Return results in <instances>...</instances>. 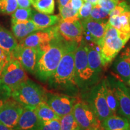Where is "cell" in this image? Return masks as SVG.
<instances>
[{
    "label": "cell",
    "instance_id": "cell-31",
    "mask_svg": "<svg viewBox=\"0 0 130 130\" xmlns=\"http://www.w3.org/2000/svg\"><path fill=\"white\" fill-rule=\"evenodd\" d=\"M110 12L105 10L99 6H95L91 11L90 18L96 20H105L109 17Z\"/></svg>",
    "mask_w": 130,
    "mask_h": 130
},
{
    "label": "cell",
    "instance_id": "cell-5",
    "mask_svg": "<svg viewBox=\"0 0 130 130\" xmlns=\"http://www.w3.org/2000/svg\"><path fill=\"white\" fill-rule=\"evenodd\" d=\"M58 35L57 26L39 30L30 34L19 41V45L36 49L39 54L46 51L54 38Z\"/></svg>",
    "mask_w": 130,
    "mask_h": 130
},
{
    "label": "cell",
    "instance_id": "cell-49",
    "mask_svg": "<svg viewBox=\"0 0 130 130\" xmlns=\"http://www.w3.org/2000/svg\"><path fill=\"white\" fill-rule=\"evenodd\" d=\"M1 68H0V74H1Z\"/></svg>",
    "mask_w": 130,
    "mask_h": 130
},
{
    "label": "cell",
    "instance_id": "cell-1",
    "mask_svg": "<svg viewBox=\"0 0 130 130\" xmlns=\"http://www.w3.org/2000/svg\"><path fill=\"white\" fill-rule=\"evenodd\" d=\"M71 42L58 35L54 38L46 51L39 54L35 74L40 80H48L54 74L63 55Z\"/></svg>",
    "mask_w": 130,
    "mask_h": 130
},
{
    "label": "cell",
    "instance_id": "cell-11",
    "mask_svg": "<svg viewBox=\"0 0 130 130\" xmlns=\"http://www.w3.org/2000/svg\"><path fill=\"white\" fill-rule=\"evenodd\" d=\"M15 58L21 63L24 69L31 74H35L39 58L36 49L18 45L10 55V59Z\"/></svg>",
    "mask_w": 130,
    "mask_h": 130
},
{
    "label": "cell",
    "instance_id": "cell-46",
    "mask_svg": "<svg viewBox=\"0 0 130 130\" xmlns=\"http://www.w3.org/2000/svg\"><path fill=\"white\" fill-rule=\"evenodd\" d=\"M127 48V50H128V51H129V53H130V45H129V46H128L127 48Z\"/></svg>",
    "mask_w": 130,
    "mask_h": 130
},
{
    "label": "cell",
    "instance_id": "cell-37",
    "mask_svg": "<svg viewBox=\"0 0 130 130\" xmlns=\"http://www.w3.org/2000/svg\"><path fill=\"white\" fill-rule=\"evenodd\" d=\"M10 60V57L8 56L6 52L0 47V68L1 70Z\"/></svg>",
    "mask_w": 130,
    "mask_h": 130
},
{
    "label": "cell",
    "instance_id": "cell-48",
    "mask_svg": "<svg viewBox=\"0 0 130 130\" xmlns=\"http://www.w3.org/2000/svg\"><path fill=\"white\" fill-rule=\"evenodd\" d=\"M127 1L128 3H129V4H130V0H127Z\"/></svg>",
    "mask_w": 130,
    "mask_h": 130
},
{
    "label": "cell",
    "instance_id": "cell-22",
    "mask_svg": "<svg viewBox=\"0 0 130 130\" xmlns=\"http://www.w3.org/2000/svg\"><path fill=\"white\" fill-rule=\"evenodd\" d=\"M104 130H130V123L127 119L117 115H111L101 122Z\"/></svg>",
    "mask_w": 130,
    "mask_h": 130
},
{
    "label": "cell",
    "instance_id": "cell-35",
    "mask_svg": "<svg viewBox=\"0 0 130 130\" xmlns=\"http://www.w3.org/2000/svg\"><path fill=\"white\" fill-rule=\"evenodd\" d=\"M130 10V6L125 1H121L118 3V4L114 9L110 11L109 17L111 16L118 15V14L123 13L126 11Z\"/></svg>",
    "mask_w": 130,
    "mask_h": 130
},
{
    "label": "cell",
    "instance_id": "cell-18",
    "mask_svg": "<svg viewBox=\"0 0 130 130\" xmlns=\"http://www.w3.org/2000/svg\"><path fill=\"white\" fill-rule=\"evenodd\" d=\"M12 30L16 39L21 41L30 34L41 30L30 19L25 21L12 20Z\"/></svg>",
    "mask_w": 130,
    "mask_h": 130
},
{
    "label": "cell",
    "instance_id": "cell-21",
    "mask_svg": "<svg viewBox=\"0 0 130 130\" xmlns=\"http://www.w3.org/2000/svg\"><path fill=\"white\" fill-rule=\"evenodd\" d=\"M31 20L40 30H43L56 25L59 22L60 18L57 15H51L32 10Z\"/></svg>",
    "mask_w": 130,
    "mask_h": 130
},
{
    "label": "cell",
    "instance_id": "cell-30",
    "mask_svg": "<svg viewBox=\"0 0 130 130\" xmlns=\"http://www.w3.org/2000/svg\"><path fill=\"white\" fill-rule=\"evenodd\" d=\"M16 0H0V13L11 14L18 9Z\"/></svg>",
    "mask_w": 130,
    "mask_h": 130
},
{
    "label": "cell",
    "instance_id": "cell-38",
    "mask_svg": "<svg viewBox=\"0 0 130 130\" xmlns=\"http://www.w3.org/2000/svg\"><path fill=\"white\" fill-rule=\"evenodd\" d=\"M70 3L73 9L76 10H79V9L84 4V1L83 0H71Z\"/></svg>",
    "mask_w": 130,
    "mask_h": 130
},
{
    "label": "cell",
    "instance_id": "cell-3",
    "mask_svg": "<svg viewBox=\"0 0 130 130\" xmlns=\"http://www.w3.org/2000/svg\"><path fill=\"white\" fill-rule=\"evenodd\" d=\"M78 43L71 42L63 55L54 74L50 78L53 86H76L78 81L76 77L74 63L75 50Z\"/></svg>",
    "mask_w": 130,
    "mask_h": 130
},
{
    "label": "cell",
    "instance_id": "cell-39",
    "mask_svg": "<svg viewBox=\"0 0 130 130\" xmlns=\"http://www.w3.org/2000/svg\"><path fill=\"white\" fill-rule=\"evenodd\" d=\"M18 5L20 8H24V9H27V8L30 7L31 1L30 0H16Z\"/></svg>",
    "mask_w": 130,
    "mask_h": 130
},
{
    "label": "cell",
    "instance_id": "cell-15",
    "mask_svg": "<svg viewBox=\"0 0 130 130\" xmlns=\"http://www.w3.org/2000/svg\"><path fill=\"white\" fill-rule=\"evenodd\" d=\"M111 87L118 100L119 112L130 123V95L128 88L119 80L115 83Z\"/></svg>",
    "mask_w": 130,
    "mask_h": 130
},
{
    "label": "cell",
    "instance_id": "cell-41",
    "mask_svg": "<svg viewBox=\"0 0 130 130\" xmlns=\"http://www.w3.org/2000/svg\"><path fill=\"white\" fill-rule=\"evenodd\" d=\"M85 2H89L92 4L93 6V7L96 6L98 4V0H83Z\"/></svg>",
    "mask_w": 130,
    "mask_h": 130
},
{
    "label": "cell",
    "instance_id": "cell-32",
    "mask_svg": "<svg viewBox=\"0 0 130 130\" xmlns=\"http://www.w3.org/2000/svg\"><path fill=\"white\" fill-rule=\"evenodd\" d=\"M39 130H60V119L42 122Z\"/></svg>",
    "mask_w": 130,
    "mask_h": 130
},
{
    "label": "cell",
    "instance_id": "cell-44",
    "mask_svg": "<svg viewBox=\"0 0 130 130\" xmlns=\"http://www.w3.org/2000/svg\"><path fill=\"white\" fill-rule=\"evenodd\" d=\"M126 50H127V48H126ZM127 51L129 52V51H128V50H127ZM126 85H128V86H129V87H130V74H129V79H128V83H127V84H126Z\"/></svg>",
    "mask_w": 130,
    "mask_h": 130
},
{
    "label": "cell",
    "instance_id": "cell-20",
    "mask_svg": "<svg viewBox=\"0 0 130 130\" xmlns=\"http://www.w3.org/2000/svg\"><path fill=\"white\" fill-rule=\"evenodd\" d=\"M19 43L12 32L0 25V47L10 57Z\"/></svg>",
    "mask_w": 130,
    "mask_h": 130
},
{
    "label": "cell",
    "instance_id": "cell-4",
    "mask_svg": "<svg viewBox=\"0 0 130 130\" xmlns=\"http://www.w3.org/2000/svg\"><path fill=\"white\" fill-rule=\"evenodd\" d=\"M11 97L24 108L35 109L40 103L46 102L47 93L40 85L28 79L12 91Z\"/></svg>",
    "mask_w": 130,
    "mask_h": 130
},
{
    "label": "cell",
    "instance_id": "cell-25",
    "mask_svg": "<svg viewBox=\"0 0 130 130\" xmlns=\"http://www.w3.org/2000/svg\"><path fill=\"white\" fill-rule=\"evenodd\" d=\"M31 4L37 12L51 14L54 12V0H30Z\"/></svg>",
    "mask_w": 130,
    "mask_h": 130
},
{
    "label": "cell",
    "instance_id": "cell-10",
    "mask_svg": "<svg viewBox=\"0 0 130 130\" xmlns=\"http://www.w3.org/2000/svg\"><path fill=\"white\" fill-rule=\"evenodd\" d=\"M81 22L83 28V36H85L86 39L98 45L100 44L105 35L108 21L96 20L89 17L81 19Z\"/></svg>",
    "mask_w": 130,
    "mask_h": 130
},
{
    "label": "cell",
    "instance_id": "cell-28",
    "mask_svg": "<svg viewBox=\"0 0 130 130\" xmlns=\"http://www.w3.org/2000/svg\"><path fill=\"white\" fill-rule=\"evenodd\" d=\"M78 126L72 112L60 118V130H74Z\"/></svg>",
    "mask_w": 130,
    "mask_h": 130
},
{
    "label": "cell",
    "instance_id": "cell-50",
    "mask_svg": "<svg viewBox=\"0 0 130 130\" xmlns=\"http://www.w3.org/2000/svg\"><path fill=\"white\" fill-rule=\"evenodd\" d=\"M103 130H104V129H103Z\"/></svg>",
    "mask_w": 130,
    "mask_h": 130
},
{
    "label": "cell",
    "instance_id": "cell-7",
    "mask_svg": "<svg viewBox=\"0 0 130 130\" xmlns=\"http://www.w3.org/2000/svg\"><path fill=\"white\" fill-rule=\"evenodd\" d=\"M72 113L78 125L83 130H91L101 126V122L90 105L85 102L77 101Z\"/></svg>",
    "mask_w": 130,
    "mask_h": 130
},
{
    "label": "cell",
    "instance_id": "cell-27",
    "mask_svg": "<svg viewBox=\"0 0 130 130\" xmlns=\"http://www.w3.org/2000/svg\"><path fill=\"white\" fill-rule=\"evenodd\" d=\"M60 12V21L65 22H73L79 20L78 16V10H74L71 6V3H68L64 7H58Z\"/></svg>",
    "mask_w": 130,
    "mask_h": 130
},
{
    "label": "cell",
    "instance_id": "cell-12",
    "mask_svg": "<svg viewBox=\"0 0 130 130\" xmlns=\"http://www.w3.org/2000/svg\"><path fill=\"white\" fill-rule=\"evenodd\" d=\"M24 107L12 97L0 107V122L14 130Z\"/></svg>",
    "mask_w": 130,
    "mask_h": 130
},
{
    "label": "cell",
    "instance_id": "cell-14",
    "mask_svg": "<svg viewBox=\"0 0 130 130\" xmlns=\"http://www.w3.org/2000/svg\"><path fill=\"white\" fill-rule=\"evenodd\" d=\"M58 33L65 40L80 43L83 39V28L79 20L65 22L60 20L58 22Z\"/></svg>",
    "mask_w": 130,
    "mask_h": 130
},
{
    "label": "cell",
    "instance_id": "cell-9",
    "mask_svg": "<svg viewBox=\"0 0 130 130\" xmlns=\"http://www.w3.org/2000/svg\"><path fill=\"white\" fill-rule=\"evenodd\" d=\"M74 63L77 81L79 79L81 81H87L93 77L95 73L89 66L87 44L83 40L78 45L75 50Z\"/></svg>",
    "mask_w": 130,
    "mask_h": 130
},
{
    "label": "cell",
    "instance_id": "cell-8",
    "mask_svg": "<svg viewBox=\"0 0 130 130\" xmlns=\"http://www.w3.org/2000/svg\"><path fill=\"white\" fill-rule=\"evenodd\" d=\"M89 105L101 122L113 115L107 104L105 97V80L94 87L89 96Z\"/></svg>",
    "mask_w": 130,
    "mask_h": 130
},
{
    "label": "cell",
    "instance_id": "cell-2",
    "mask_svg": "<svg viewBox=\"0 0 130 130\" xmlns=\"http://www.w3.org/2000/svg\"><path fill=\"white\" fill-rule=\"evenodd\" d=\"M129 39L130 35L120 31L108 23L105 35L98 45L104 66L115 59Z\"/></svg>",
    "mask_w": 130,
    "mask_h": 130
},
{
    "label": "cell",
    "instance_id": "cell-26",
    "mask_svg": "<svg viewBox=\"0 0 130 130\" xmlns=\"http://www.w3.org/2000/svg\"><path fill=\"white\" fill-rule=\"evenodd\" d=\"M105 97L107 104L113 115H117L119 112V102L111 86L105 80Z\"/></svg>",
    "mask_w": 130,
    "mask_h": 130
},
{
    "label": "cell",
    "instance_id": "cell-23",
    "mask_svg": "<svg viewBox=\"0 0 130 130\" xmlns=\"http://www.w3.org/2000/svg\"><path fill=\"white\" fill-rule=\"evenodd\" d=\"M108 23L120 31L130 35V10L110 16Z\"/></svg>",
    "mask_w": 130,
    "mask_h": 130
},
{
    "label": "cell",
    "instance_id": "cell-43",
    "mask_svg": "<svg viewBox=\"0 0 130 130\" xmlns=\"http://www.w3.org/2000/svg\"><path fill=\"white\" fill-rule=\"evenodd\" d=\"M91 130H103V128H102V126H101L100 128H93V129H91Z\"/></svg>",
    "mask_w": 130,
    "mask_h": 130
},
{
    "label": "cell",
    "instance_id": "cell-6",
    "mask_svg": "<svg viewBox=\"0 0 130 130\" xmlns=\"http://www.w3.org/2000/svg\"><path fill=\"white\" fill-rule=\"evenodd\" d=\"M28 79L25 70L18 60L13 58L6 63L0 74L1 83L12 90Z\"/></svg>",
    "mask_w": 130,
    "mask_h": 130
},
{
    "label": "cell",
    "instance_id": "cell-17",
    "mask_svg": "<svg viewBox=\"0 0 130 130\" xmlns=\"http://www.w3.org/2000/svg\"><path fill=\"white\" fill-rule=\"evenodd\" d=\"M114 70L119 80L127 84L130 74V53L125 49L114 63Z\"/></svg>",
    "mask_w": 130,
    "mask_h": 130
},
{
    "label": "cell",
    "instance_id": "cell-24",
    "mask_svg": "<svg viewBox=\"0 0 130 130\" xmlns=\"http://www.w3.org/2000/svg\"><path fill=\"white\" fill-rule=\"evenodd\" d=\"M35 110L39 119L42 122L60 119L46 102L40 103L36 107Z\"/></svg>",
    "mask_w": 130,
    "mask_h": 130
},
{
    "label": "cell",
    "instance_id": "cell-29",
    "mask_svg": "<svg viewBox=\"0 0 130 130\" xmlns=\"http://www.w3.org/2000/svg\"><path fill=\"white\" fill-rule=\"evenodd\" d=\"M32 10L30 7L17 9L12 14V20L16 21H25L31 19Z\"/></svg>",
    "mask_w": 130,
    "mask_h": 130
},
{
    "label": "cell",
    "instance_id": "cell-40",
    "mask_svg": "<svg viewBox=\"0 0 130 130\" xmlns=\"http://www.w3.org/2000/svg\"><path fill=\"white\" fill-rule=\"evenodd\" d=\"M71 0H57L58 7H64V6L67 5L68 3H70Z\"/></svg>",
    "mask_w": 130,
    "mask_h": 130
},
{
    "label": "cell",
    "instance_id": "cell-34",
    "mask_svg": "<svg viewBox=\"0 0 130 130\" xmlns=\"http://www.w3.org/2000/svg\"><path fill=\"white\" fill-rule=\"evenodd\" d=\"M93 6L89 2H85L78 10L79 19H84L90 17V14Z\"/></svg>",
    "mask_w": 130,
    "mask_h": 130
},
{
    "label": "cell",
    "instance_id": "cell-16",
    "mask_svg": "<svg viewBox=\"0 0 130 130\" xmlns=\"http://www.w3.org/2000/svg\"><path fill=\"white\" fill-rule=\"evenodd\" d=\"M41 123L35 109L24 108L14 130H39Z\"/></svg>",
    "mask_w": 130,
    "mask_h": 130
},
{
    "label": "cell",
    "instance_id": "cell-42",
    "mask_svg": "<svg viewBox=\"0 0 130 130\" xmlns=\"http://www.w3.org/2000/svg\"><path fill=\"white\" fill-rule=\"evenodd\" d=\"M0 130H13L9 127H7V126H6L5 125L3 124L2 123L0 122Z\"/></svg>",
    "mask_w": 130,
    "mask_h": 130
},
{
    "label": "cell",
    "instance_id": "cell-33",
    "mask_svg": "<svg viewBox=\"0 0 130 130\" xmlns=\"http://www.w3.org/2000/svg\"><path fill=\"white\" fill-rule=\"evenodd\" d=\"M12 90L0 81V107L4 104L12 95Z\"/></svg>",
    "mask_w": 130,
    "mask_h": 130
},
{
    "label": "cell",
    "instance_id": "cell-13",
    "mask_svg": "<svg viewBox=\"0 0 130 130\" xmlns=\"http://www.w3.org/2000/svg\"><path fill=\"white\" fill-rule=\"evenodd\" d=\"M77 101L74 97L66 95L47 93L46 102L51 107L60 118L73 111L75 104Z\"/></svg>",
    "mask_w": 130,
    "mask_h": 130
},
{
    "label": "cell",
    "instance_id": "cell-47",
    "mask_svg": "<svg viewBox=\"0 0 130 130\" xmlns=\"http://www.w3.org/2000/svg\"><path fill=\"white\" fill-rule=\"evenodd\" d=\"M128 93H129V95H130V88H129V89L128 88Z\"/></svg>",
    "mask_w": 130,
    "mask_h": 130
},
{
    "label": "cell",
    "instance_id": "cell-45",
    "mask_svg": "<svg viewBox=\"0 0 130 130\" xmlns=\"http://www.w3.org/2000/svg\"><path fill=\"white\" fill-rule=\"evenodd\" d=\"M74 130H83V129H81V128L80 127H79V126H78L77 128H76Z\"/></svg>",
    "mask_w": 130,
    "mask_h": 130
},
{
    "label": "cell",
    "instance_id": "cell-19",
    "mask_svg": "<svg viewBox=\"0 0 130 130\" xmlns=\"http://www.w3.org/2000/svg\"><path fill=\"white\" fill-rule=\"evenodd\" d=\"M87 60L89 67L95 74L100 72L104 66L102 64L100 47L98 45L92 42L90 44H87Z\"/></svg>",
    "mask_w": 130,
    "mask_h": 130
},
{
    "label": "cell",
    "instance_id": "cell-36",
    "mask_svg": "<svg viewBox=\"0 0 130 130\" xmlns=\"http://www.w3.org/2000/svg\"><path fill=\"white\" fill-rule=\"evenodd\" d=\"M119 3V0H98L97 5L105 10L110 12L116 7Z\"/></svg>",
    "mask_w": 130,
    "mask_h": 130
}]
</instances>
